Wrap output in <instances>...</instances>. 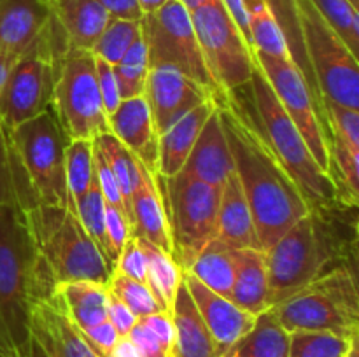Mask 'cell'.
Wrapping results in <instances>:
<instances>
[{
	"instance_id": "1",
	"label": "cell",
	"mask_w": 359,
	"mask_h": 357,
	"mask_svg": "<svg viewBox=\"0 0 359 357\" xmlns=\"http://www.w3.org/2000/svg\"><path fill=\"white\" fill-rule=\"evenodd\" d=\"M216 102L233 170L251 209L259 248L266 251L311 212V205L237 97L219 94Z\"/></svg>"
},
{
	"instance_id": "2",
	"label": "cell",
	"mask_w": 359,
	"mask_h": 357,
	"mask_svg": "<svg viewBox=\"0 0 359 357\" xmlns=\"http://www.w3.org/2000/svg\"><path fill=\"white\" fill-rule=\"evenodd\" d=\"M56 282L34 244L18 205L0 206V357L32 340L30 308Z\"/></svg>"
},
{
	"instance_id": "3",
	"label": "cell",
	"mask_w": 359,
	"mask_h": 357,
	"mask_svg": "<svg viewBox=\"0 0 359 357\" xmlns=\"http://www.w3.org/2000/svg\"><path fill=\"white\" fill-rule=\"evenodd\" d=\"M335 206L340 205L311 209L266 248L270 307L332 270V261L347 259V244L339 241L332 227Z\"/></svg>"
},
{
	"instance_id": "4",
	"label": "cell",
	"mask_w": 359,
	"mask_h": 357,
	"mask_svg": "<svg viewBox=\"0 0 359 357\" xmlns=\"http://www.w3.org/2000/svg\"><path fill=\"white\" fill-rule=\"evenodd\" d=\"M34 244L56 284L95 282L107 286L112 268L88 237L76 206L34 205L23 210Z\"/></svg>"
},
{
	"instance_id": "5",
	"label": "cell",
	"mask_w": 359,
	"mask_h": 357,
	"mask_svg": "<svg viewBox=\"0 0 359 357\" xmlns=\"http://www.w3.org/2000/svg\"><path fill=\"white\" fill-rule=\"evenodd\" d=\"M248 86L251 90L255 111L252 119L280 163L294 178L311 209L340 205L335 182L316 163L304 136L283 108L276 91L272 90L259 66L255 69Z\"/></svg>"
},
{
	"instance_id": "6",
	"label": "cell",
	"mask_w": 359,
	"mask_h": 357,
	"mask_svg": "<svg viewBox=\"0 0 359 357\" xmlns=\"http://www.w3.org/2000/svg\"><path fill=\"white\" fill-rule=\"evenodd\" d=\"M272 308L287 332L330 331L346 338L359 335V293L349 266L328 270Z\"/></svg>"
},
{
	"instance_id": "7",
	"label": "cell",
	"mask_w": 359,
	"mask_h": 357,
	"mask_svg": "<svg viewBox=\"0 0 359 357\" xmlns=\"http://www.w3.org/2000/svg\"><path fill=\"white\" fill-rule=\"evenodd\" d=\"M6 132L18 172L35 205L69 206L74 203L67 188V136L53 107Z\"/></svg>"
},
{
	"instance_id": "8",
	"label": "cell",
	"mask_w": 359,
	"mask_h": 357,
	"mask_svg": "<svg viewBox=\"0 0 359 357\" xmlns=\"http://www.w3.org/2000/svg\"><path fill=\"white\" fill-rule=\"evenodd\" d=\"M69 49L65 35L53 16L41 38L13 63L0 91V122L6 130L51 108L56 66Z\"/></svg>"
},
{
	"instance_id": "9",
	"label": "cell",
	"mask_w": 359,
	"mask_h": 357,
	"mask_svg": "<svg viewBox=\"0 0 359 357\" xmlns=\"http://www.w3.org/2000/svg\"><path fill=\"white\" fill-rule=\"evenodd\" d=\"M51 107L67 140H95L111 133L98 90L95 56L90 51L69 46L58 59Z\"/></svg>"
},
{
	"instance_id": "10",
	"label": "cell",
	"mask_w": 359,
	"mask_h": 357,
	"mask_svg": "<svg viewBox=\"0 0 359 357\" xmlns=\"http://www.w3.org/2000/svg\"><path fill=\"white\" fill-rule=\"evenodd\" d=\"M158 181L170 224L174 259L184 272L195 255L216 238L221 189L182 174L170 178L158 175Z\"/></svg>"
},
{
	"instance_id": "11",
	"label": "cell",
	"mask_w": 359,
	"mask_h": 357,
	"mask_svg": "<svg viewBox=\"0 0 359 357\" xmlns=\"http://www.w3.org/2000/svg\"><path fill=\"white\" fill-rule=\"evenodd\" d=\"M305 52L318 79L323 100L359 108L358 56L344 44L311 0H297Z\"/></svg>"
},
{
	"instance_id": "12",
	"label": "cell",
	"mask_w": 359,
	"mask_h": 357,
	"mask_svg": "<svg viewBox=\"0 0 359 357\" xmlns=\"http://www.w3.org/2000/svg\"><path fill=\"white\" fill-rule=\"evenodd\" d=\"M189 14L205 65L221 93L235 94L248 86L258 63L223 2L210 0Z\"/></svg>"
},
{
	"instance_id": "13",
	"label": "cell",
	"mask_w": 359,
	"mask_h": 357,
	"mask_svg": "<svg viewBox=\"0 0 359 357\" xmlns=\"http://www.w3.org/2000/svg\"><path fill=\"white\" fill-rule=\"evenodd\" d=\"M140 27L151 66L172 65L209 88L216 97L224 94L207 69L191 14L179 0H168L156 13L142 16Z\"/></svg>"
},
{
	"instance_id": "14",
	"label": "cell",
	"mask_w": 359,
	"mask_h": 357,
	"mask_svg": "<svg viewBox=\"0 0 359 357\" xmlns=\"http://www.w3.org/2000/svg\"><path fill=\"white\" fill-rule=\"evenodd\" d=\"M255 58L263 76L276 91L280 105L311 149L316 163L325 174L332 177V158H330L328 128L316 108L305 80L291 58H277L255 51Z\"/></svg>"
},
{
	"instance_id": "15",
	"label": "cell",
	"mask_w": 359,
	"mask_h": 357,
	"mask_svg": "<svg viewBox=\"0 0 359 357\" xmlns=\"http://www.w3.org/2000/svg\"><path fill=\"white\" fill-rule=\"evenodd\" d=\"M144 97L149 104L158 135L216 94L172 65H154L147 72Z\"/></svg>"
},
{
	"instance_id": "16",
	"label": "cell",
	"mask_w": 359,
	"mask_h": 357,
	"mask_svg": "<svg viewBox=\"0 0 359 357\" xmlns=\"http://www.w3.org/2000/svg\"><path fill=\"white\" fill-rule=\"evenodd\" d=\"M30 329L53 357H102L83 329L67 314L56 289L32 303Z\"/></svg>"
},
{
	"instance_id": "17",
	"label": "cell",
	"mask_w": 359,
	"mask_h": 357,
	"mask_svg": "<svg viewBox=\"0 0 359 357\" xmlns=\"http://www.w3.org/2000/svg\"><path fill=\"white\" fill-rule=\"evenodd\" d=\"M182 282L188 289L189 296L196 304V310L202 315L203 322L209 328L214 342L219 346L221 354L228 352L245 332L255 326L256 315L238 308L233 301L219 296L217 293L203 286L191 273L182 272Z\"/></svg>"
},
{
	"instance_id": "18",
	"label": "cell",
	"mask_w": 359,
	"mask_h": 357,
	"mask_svg": "<svg viewBox=\"0 0 359 357\" xmlns=\"http://www.w3.org/2000/svg\"><path fill=\"white\" fill-rule=\"evenodd\" d=\"M53 21L49 0H0V55L20 58Z\"/></svg>"
},
{
	"instance_id": "19",
	"label": "cell",
	"mask_w": 359,
	"mask_h": 357,
	"mask_svg": "<svg viewBox=\"0 0 359 357\" xmlns=\"http://www.w3.org/2000/svg\"><path fill=\"white\" fill-rule=\"evenodd\" d=\"M140 181L132 192V237L142 238L174 258L170 224L156 172L139 161Z\"/></svg>"
},
{
	"instance_id": "20",
	"label": "cell",
	"mask_w": 359,
	"mask_h": 357,
	"mask_svg": "<svg viewBox=\"0 0 359 357\" xmlns=\"http://www.w3.org/2000/svg\"><path fill=\"white\" fill-rule=\"evenodd\" d=\"M109 132L151 172H156L158 133L146 97L126 98L107 118Z\"/></svg>"
},
{
	"instance_id": "21",
	"label": "cell",
	"mask_w": 359,
	"mask_h": 357,
	"mask_svg": "<svg viewBox=\"0 0 359 357\" xmlns=\"http://www.w3.org/2000/svg\"><path fill=\"white\" fill-rule=\"evenodd\" d=\"M231 172H233V160H231L230 147H228L226 135H224L223 125H221L216 102V108L203 125L202 132H200L198 139L179 174L221 189Z\"/></svg>"
},
{
	"instance_id": "22",
	"label": "cell",
	"mask_w": 359,
	"mask_h": 357,
	"mask_svg": "<svg viewBox=\"0 0 359 357\" xmlns=\"http://www.w3.org/2000/svg\"><path fill=\"white\" fill-rule=\"evenodd\" d=\"M214 108H216V98H210L177 119L161 135H158V175L170 178L182 170L203 125Z\"/></svg>"
},
{
	"instance_id": "23",
	"label": "cell",
	"mask_w": 359,
	"mask_h": 357,
	"mask_svg": "<svg viewBox=\"0 0 359 357\" xmlns=\"http://www.w3.org/2000/svg\"><path fill=\"white\" fill-rule=\"evenodd\" d=\"M170 317L174 324L172 357H223L184 282L175 294Z\"/></svg>"
},
{
	"instance_id": "24",
	"label": "cell",
	"mask_w": 359,
	"mask_h": 357,
	"mask_svg": "<svg viewBox=\"0 0 359 357\" xmlns=\"http://www.w3.org/2000/svg\"><path fill=\"white\" fill-rule=\"evenodd\" d=\"M216 238L233 251L259 248L251 209L235 170L221 188Z\"/></svg>"
},
{
	"instance_id": "25",
	"label": "cell",
	"mask_w": 359,
	"mask_h": 357,
	"mask_svg": "<svg viewBox=\"0 0 359 357\" xmlns=\"http://www.w3.org/2000/svg\"><path fill=\"white\" fill-rule=\"evenodd\" d=\"M235 254V282L230 301L252 315L270 308L269 262L263 248H237Z\"/></svg>"
},
{
	"instance_id": "26",
	"label": "cell",
	"mask_w": 359,
	"mask_h": 357,
	"mask_svg": "<svg viewBox=\"0 0 359 357\" xmlns=\"http://www.w3.org/2000/svg\"><path fill=\"white\" fill-rule=\"evenodd\" d=\"M49 4L70 48L91 52L111 21L107 10L95 0H49Z\"/></svg>"
},
{
	"instance_id": "27",
	"label": "cell",
	"mask_w": 359,
	"mask_h": 357,
	"mask_svg": "<svg viewBox=\"0 0 359 357\" xmlns=\"http://www.w3.org/2000/svg\"><path fill=\"white\" fill-rule=\"evenodd\" d=\"M266 7L272 13L273 20L279 24L280 31H283L284 42H286L287 52H290L291 62L294 63V66L298 69V72L302 74L305 80V86H307L309 93H311L312 100H314L316 108H318L319 115L325 121L326 128H328V122L325 118V108H323V97L321 91H319L318 79L314 76V70H312L311 63H309L307 52H305V44H304V35H302L300 28V18H298V7L297 0H265Z\"/></svg>"
},
{
	"instance_id": "28",
	"label": "cell",
	"mask_w": 359,
	"mask_h": 357,
	"mask_svg": "<svg viewBox=\"0 0 359 357\" xmlns=\"http://www.w3.org/2000/svg\"><path fill=\"white\" fill-rule=\"evenodd\" d=\"M224 357H290V332L270 307L256 315L251 331L245 332Z\"/></svg>"
},
{
	"instance_id": "29",
	"label": "cell",
	"mask_w": 359,
	"mask_h": 357,
	"mask_svg": "<svg viewBox=\"0 0 359 357\" xmlns=\"http://www.w3.org/2000/svg\"><path fill=\"white\" fill-rule=\"evenodd\" d=\"M184 272L191 273L210 290L230 300L235 282L233 248L214 238L195 255L189 268Z\"/></svg>"
},
{
	"instance_id": "30",
	"label": "cell",
	"mask_w": 359,
	"mask_h": 357,
	"mask_svg": "<svg viewBox=\"0 0 359 357\" xmlns=\"http://www.w3.org/2000/svg\"><path fill=\"white\" fill-rule=\"evenodd\" d=\"M56 293L62 298L74 322L83 331L107 321V286L95 282L56 284Z\"/></svg>"
},
{
	"instance_id": "31",
	"label": "cell",
	"mask_w": 359,
	"mask_h": 357,
	"mask_svg": "<svg viewBox=\"0 0 359 357\" xmlns=\"http://www.w3.org/2000/svg\"><path fill=\"white\" fill-rule=\"evenodd\" d=\"M137 244L146 258L147 287L156 298L160 307L170 314L175 294L182 284V268L170 254L154 247L149 241L137 238Z\"/></svg>"
},
{
	"instance_id": "32",
	"label": "cell",
	"mask_w": 359,
	"mask_h": 357,
	"mask_svg": "<svg viewBox=\"0 0 359 357\" xmlns=\"http://www.w3.org/2000/svg\"><path fill=\"white\" fill-rule=\"evenodd\" d=\"M95 144L102 150L116 182H118L123 206H125V216L132 226V192L140 181L139 160L112 133H104V135L97 136Z\"/></svg>"
},
{
	"instance_id": "33",
	"label": "cell",
	"mask_w": 359,
	"mask_h": 357,
	"mask_svg": "<svg viewBox=\"0 0 359 357\" xmlns=\"http://www.w3.org/2000/svg\"><path fill=\"white\" fill-rule=\"evenodd\" d=\"M140 357H172L174 345V324L168 312H156L137 318L128 332Z\"/></svg>"
},
{
	"instance_id": "34",
	"label": "cell",
	"mask_w": 359,
	"mask_h": 357,
	"mask_svg": "<svg viewBox=\"0 0 359 357\" xmlns=\"http://www.w3.org/2000/svg\"><path fill=\"white\" fill-rule=\"evenodd\" d=\"M249 23L252 49L277 58H290L279 24L273 20L265 0H242Z\"/></svg>"
},
{
	"instance_id": "35",
	"label": "cell",
	"mask_w": 359,
	"mask_h": 357,
	"mask_svg": "<svg viewBox=\"0 0 359 357\" xmlns=\"http://www.w3.org/2000/svg\"><path fill=\"white\" fill-rule=\"evenodd\" d=\"M74 206H76V214L77 217H79L83 227L86 230L88 237L95 241L98 251L104 254V258L107 259L109 265L114 268L116 261H118V254H116V251L112 248L111 240H109L107 237V230H105V200L104 196H102L97 175H95L93 182H91L86 195L81 200H77V202L74 203Z\"/></svg>"
},
{
	"instance_id": "36",
	"label": "cell",
	"mask_w": 359,
	"mask_h": 357,
	"mask_svg": "<svg viewBox=\"0 0 359 357\" xmlns=\"http://www.w3.org/2000/svg\"><path fill=\"white\" fill-rule=\"evenodd\" d=\"M95 140L76 139L67 140L65 147V170L67 188L74 203L83 198L90 189L95 175Z\"/></svg>"
},
{
	"instance_id": "37",
	"label": "cell",
	"mask_w": 359,
	"mask_h": 357,
	"mask_svg": "<svg viewBox=\"0 0 359 357\" xmlns=\"http://www.w3.org/2000/svg\"><path fill=\"white\" fill-rule=\"evenodd\" d=\"M149 69L151 65L149 56H147L146 41H144L142 34H140V37L133 42L132 48L119 59V63L112 66L121 100L144 94Z\"/></svg>"
},
{
	"instance_id": "38",
	"label": "cell",
	"mask_w": 359,
	"mask_h": 357,
	"mask_svg": "<svg viewBox=\"0 0 359 357\" xmlns=\"http://www.w3.org/2000/svg\"><path fill=\"white\" fill-rule=\"evenodd\" d=\"M326 23L337 31L344 44L358 56L359 49V0H311Z\"/></svg>"
},
{
	"instance_id": "39",
	"label": "cell",
	"mask_w": 359,
	"mask_h": 357,
	"mask_svg": "<svg viewBox=\"0 0 359 357\" xmlns=\"http://www.w3.org/2000/svg\"><path fill=\"white\" fill-rule=\"evenodd\" d=\"M358 336L346 338L330 331H293L290 332V357H346Z\"/></svg>"
},
{
	"instance_id": "40",
	"label": "cell",
	"mask_w": 359,
	"mask_h": 357,
	"mask_svg": "<svg viewBox=\"0 0 359 357\" xmlns=\"http://www.w3.org/2000/svg\"><path fill=\"white\" fill-rule=\"evenodd\" d=\"M140 34H142L140 21L114 20V18H111L105 30L102 31L98 41L95 42L91 55L114 66L125 56V52L132 48L133 42L140 37Z\"/></svg>"
},
{
	"instance_id": "41",
	"label": "cell",
	"mask_w": 359,
	"mask_h": 357,
	"mask_svg": "<svg viewBox=\"0 0 359 357\" xmlns=\"http://www.w3.org/2000/svg\"><path fill=\"white\" fill-rule=\"evenodd\" d=\"M107 287L126 304V307H128V310L132 312L137 318L156 314V312H165L146 284L135 282V280L121 275V273L116 272V270L112 272Z\"/></svg>"
},
{
	"instance_id": "42",
	"label": "cell",
	"mask_w": 359,
	"mask_h": 357,
	"mask_svg": "<svg viewBox=\"0 0 359 357\" xmlns=\"http://www.w3.org/2000/svg\"><path fill=\"white\" fill-rule=\"evenodd\" d=\"M323 108L328 122V135H339L347 144L359 149V114L356 108L344 107L330 100H323Z\"/></svg>"
},
{
	"instance_id": "43",
	"label": "cell",
	"mask_w": 359,
	"mask_h": 357,
	"mask_svg": "<svg viewBox=\"0 0 359 357\" xmlns=\"http://www.w3.org/2000/svg\"><path fill=\"white\" fill-rule=\"evenodd\" d=\"M114 270L121 273V275L135 280V282L146 284L147 286L146 258H144L135 237H130L126 244L123 245L121 252L118 255V261L114 265Z\"/></svg>"
},
{
	"instance_id": "44",
	"label": "cell",
	"mask_w": 359,
	"mask_h": 357,
	"mask_svg": "<svg viewBox=\"0 0 359 357\" xmlns=\"http://www.w3.org/2000/svg\"><path fill=\"white\" fill-rule=\"evenodd\" d=\"M2 205H18V203L9 139L6 128L0 122V206Z\"/></svg>"
},
{
	"instance_id": "45",
	"label": "cell",
	"mask_w": 359,
	"mask_h": 357,
	"mask_svg": "<svg viewBox=\"0 0 359 357\" xmlns=\"http://www.w3.org/2000/svg\"><path fill=\"white\" fill-rule=\"evenodd\" d=\"M93 156H95V172H97V181H98V186H100V191H102V196H104L105 203L116 206V209H121L123 212H125L118 182H116L114 175H112L111 168H109L107 161H105L104 154H102V150L98 149L97 144H95Z\"/></svg>"
},
{
	"instance_id": "46",
	"label": "cell",
	"mask_w": 359,
	"mask_h": 357,
	"mask_svg": "<svg viewBox=\"0 0 359 357\" xmlns=\"http://www.w3.org/2000/svg\"><path fill=\"white\" fill-rule=\"evenodd\" d=\"M95 66H97V79H98V90H100L102 105H104L105 114L109 115L118 108L121 97L118 91V83H116L114 70L112 65L100 58H95Z\"/></svg>"
},
{
	"instance_id": "47",
	"label": "cell",
	"mask_w": 359,
	"mask_h": 357,
	"mask_svg": "<svg viewBox=\"0 0 359 357\" xmlns=\"http://www.w3.org/2000/svg\"><path fill=\"white\" fill-rule=\"evenodd\" d=\"M105 230H107V237L111 240L112 248L119 255L123 245L132 237V226H130L125 212L121 209L109 205V203H105Z\"/></svg>"
},
{
	"instance_id": "48",
	"label": "cell",
	"mask_w": 359,
	"mask_h": 357,
	"mask_svg": "<svg viewBox=\"0 0 359 357\" xmlns=\"http://www.w3.org/2000/svg\"><path fill=\"white\" fill-rule=\"evenodd\" d=\"M107 321L114 326L119 336L128 335L137 322L135 315L111 289H107Z\"/></svg>"
},
{
	"instance_id": "49",
	"label": "cell",
	"mask_w": 359,
	"mask_h": 357,
	"mask_svg": "<svg viewBox=\"0 0 359 357\" xmlns=\"http://www.w3.org/2000/svg\"><path fill=\"white\" fill-rule=\"evenodd\" d=\"M84 335H86V338L90 340L91 345L97 349V352L100 354L102 357H107L109 352H111V350L114 349L116 343H118V340L121 338V336L118 335V331L114 329V326L109 321H104L100 322V324L93 326V328L86 329Z\"/></svg>"
},
{
	"instance_id": "50",
	"label": "cell",
	"mask_w": 359,
	"mask_h": 357,
	"mask_svg": "<svg viewBox=\"0 0 359 357\" xmlns=\"http://www.w3.org/2000/svg\"><path fill=\"white\" fill-rule=\"evenodd\" d=\"M95 2L100 4L107 10L109 16L114 20H142V10H140L137 0H95Z\"/></svg>"
},
{
	"instance_id": "51",
	"label": "cell",
	"mask_w": 359,
	"mask_h": 357,
	"mask_svg": "<svg viewBox=\"0 0 359 357\" xmlns=\"http://www.w3.org/2000/svg\"><path fill=\"white\" fill-rule=\"evenodd\" d=\"M223 6L226 7V10L230 13V16L233 18V21L237 23V27L241 28L242 35L245 37L248 44L252 48V42H251V34H249V23H248V16H245V10L244 6H242V0H221ZM255 51V49H252Z\"/></svg>"
},
{
	"instance_id": "52",
	"label": "cell",
	"mask_w": 359,
	"mask_h": 357,
	"mask_svg": "<svg viewBox=\"0 0 359 357\" xmlns=\"http://www.w3.org/2000/svg\"><path fill=\"white\" fill-rule=\"evenodd\" d=\"M107 357H140L137 352L135 345L132 343V340L128 336H121L118 340V343L114 345V349L109 352Z\"/></svg>"
},
{
	"instance_id": "53",
	"label": "cell",
	"mask_w": 359,
	"mask_h": 357,
	"mask_svg": "<svg viewBox=\"0 0 359 357\" xmlns=\"http://www.w3.org/2000/svg\"><path fill=\"white\" fill-rule=\"evenodd\" d=\"M167 2L168 0H137L140 10H142V16L156 13V10L161 9V7H163Z\"/></svg>"
},
{
	"instance_id": "54",
	"label": "cell",
	"mask_w": 359,
	"mask_h": 357,
	"mask_svg": "<svg viewBox=\"0 0 359 357\" xmlns=\"http://www.w3.org/2000/svg\"><path fill=\"white\" fill-rule=\"evenodd\" d=\"M18 58H13V56L0 55V91H2L4 83H6L7 76H9V70L13 66V63L16 62Z\"/></svg>"
},
{
	"instance_id": "55",
	"label": "cell",
	"mask_w": 359,
	"mask_h": 357,
	"mask_svg": "<svg viewBox=\"0 0 359 357\" xmlns=\"http://www.w3.org/2000/svg\"><path fill=\"white\" fill-rule=\"evenodd\" d=\"M179 2H181L182 6L189 10V13H193V10L198 9V7H202L203 4L210 2V0H179Z\"/></svg>"
}]
</instances>
